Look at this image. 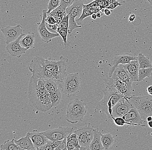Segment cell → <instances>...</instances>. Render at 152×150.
<instances>
[{"label":"cell","instance_id":"14","mask_svg":"<svg viewBox=\"0 0 152 150\" xmlns=\"http://www.w3.org/2000/svg\"><path fill=\"white\" fill-rule=\"evenodd\" d=\"M133 107L129 100L123 97L113 107L112 119L113 118L122 117Z\"/></svg>","mask_w":152,"mask_h":150},{"label":"cell","instance_id":"50","mask_svg":"<svg viewBox=\"0 0 152 150\" xmlns=\"http://www.w3.org/2000/svg\"><path fill=\"white\" fill-rule=\"evenodd\" d=\"M78 1H80L84 3V4H87L90 3V2L91 1H93V0H78Z\"/></svg>","mask_w":152,"mask_h":150},{"label":"cell","instance_id":"21","mask_svg":"<svg viewBox=\"0 0 152 150\" xmlns=\"http://www.w3.org/2000/svg\"><path fill=\"white\" fill-rule=\"evenodd\" d=\"M102 134L99 131L98 128L94 129V134L92 142L90 143L89 148L91 150H104L101 140Z\"/></svg>","mask_w":152,"mask_h":150},{"label":"cell","instance_id":"53","mask_svg":"<svg viewBox=\"0 0 152 150\" xmlns=\"http://www.w3.org/2000/svg\"><path fill=\"white\" fill-rule=\"evenodd\" d=\"M148 126H149L150 128H152V121L148 122Z\"/></svg>","mask_w":152,"mask_h":150},{"label":"cell","instance_id":"44","mask_svg":"<svg viewBox=\"0 0 152 150\" xmlns=\"http://www.w3.org/2000/svg\"><path fill=\"white\" fill-rule=\"evenodd\" d=\"M104 15L106 16H109L112 14V11L109 8H105L104 10Z\"/></svg>","mask_w":152,"mask_h":150},{"label":"cell","instance_id":"49","mask_svg":"<svg viewBox=\"0 0 152 150\" xmlns=\"http://www.w3.org/2000/svg\"><path fill=\"white\" fill-rule=\"evenodd\" d=\"M107 1H108V4H109V6L113 4L118 1H117V0H107Z\"/></svg>","mask_w":152,"mask_h":150},{"label":"cell","instance_id":"28","mask_svg":"<svg viewBox=\"0 0 152 150\" xmlns=\"http://www.w3.org/2000/svg\"><path fill=\"white\" fill-rule=\"evenodd\" d=\"M52 107H56L60 103L61 100V93L59 89L50 94Z\"/></svg>","mask_w":152,"mask_h":150},{"label":"cell","instance_id":"46","mask_svg":"<svg viewBox=\"0 0 152 150\" xmlns=\"http://www.w3.org/2000/svg\"><path fill=\"white\" fill-rule=\"evenodd\" d=\"M91 12H92V14H96L98 12H99L100 9H97V8H90V9Z\"/></svg>","mask_w":152,"mask_h":150},{"label":"cell","instance_id":"34","mask_svg":"<svg viewBox=\"0 0 152 150\" xmlns=\"http://www.w3.org/2000/svg\"><path fill=\"white\" fill-rule=\"evenodd\" d=\"M61 0H50L48 6V15L60 5Z\"/></svg>","mask_w":152,"mask_h":150},{"label":"cell","instance_id":"12","mask_svg":"<svg viewBox=\"0 0 152 150\" xmlns=\"http://www.w3.org/2000/svg\"><path fill=\"white\" fill-rule=\"evenodd\" d=\"M107 84L113 86L121 94L128 99L132 96L131 95L132 86L121 81L114 74H113L111 77H109Z\"/></svg>","mask_w":152,"mask_h":150},{"label":"cell","instance_id":"41","mask_svg":"<svg viewBox=\"0 0 152 150\" xmlns=\"http://www.w3.org/2000/svg\"><path fill=\"white\" fill-rule=\"evenodd\" d=\"M66 144H67V138H64L62 140L61 143L60 145L56 149V150H67V147H66Z\"/></svg>","mask_w":152,"mask_h":150},{"label":"cell","instance_id":"19","mask_svg":"<svg viewBox=\"0 0 152 150\" xmlns=\"http://www.w3.org/2000/svg\"><path fill=\"white\" fill-rule=\"evenodd\" d=\"M113 74L115 75L121 81L132 86L133 81L124 64H119L116 68Z\"/></svg>","mask_w":152,"mask_h":150},{"label":"cell","instance_id":"10","mask_svg":"<svg viewBox=\"0 0 152 150\" xmlns=\"http://www.w3.org/2000/svg\"><path fill=\"white\" fill-rule=\"evenodd\" d=\"M76 130V127L59 126L58 128L42 132L49 140L53 141L61 140L70 136Z\"/></svg>","mask_w":152,"mask_h":150},{"label":"cell","instance_id":"45","mask_svg":"<svg viewBox=\"0 0 152 150\" xmlns=\"http://www.w3.org/2000/svg\"><path fill=\"white\" fill-rule=\"evenodd\" d=\"M135 18V15H134V14H132V15H130V17H129L128 20H129V21L130 22V23L132 22L134 20Z\"/></svg>","mask_w":152,"mask_h":150},{"label":"cell","instance_id":"27","mask_svg":"<svg viewBox=\"0 0 152 150\" xmlns=\"http://www.w3.org/2000/svg\"><path fill=\"white\" fill-rule=\"evenodd\" d=\"M15 139L11 140H7L1 145V150H23L20 146L15 144Z\"/></svg>","mask_w":152,"mask_h":150},{"label":"cell","instance_id":"22","mask_svg":"<svg viewBox=\"0 0 152 150\" xmlns=\"http://www.w3.org/2000/svg\"><path fill=\"white\" fill-rule=\"evenodd\" d=\"M15 144L20 146L23 150H37L33 145V141L28 134L24 137L19 139V140H14Z\"/></svg>","mask_w":152,"mask_h":150},{"label":"cell","instance_id":"20","mask_svg":"<svg viewBox=\"0 0 152 150\" xmlns=\"http://www.w3.org/2000/svg\"><path fill=\"white\" fill-rule=\"evenodd\" d=\"M124 65L129 73L133 82L138 81L139 64L137 60L132 61L130 63Z\"/></svg>","mask_w":152,"mask_h":150},{"label":"cell","instance_id":"30","mask_svg":"<svg viewBox=\"0 0 152 150\" xmlns=\"http://www.w3.org/2000/svg\"><path fill=\"white\" fill-rule=\"evenodd\" d=\"M90 7H89L88 4H84L83 7V11L82 14L81 15L80 18L76 20V22L77 24L78 25H80L82 23L83 20L87 17L91 16L92 14L90 10Z\"/></svg>","mask_w":152,"mask_h":150},{"label":"cell","instance_id":"5","mask_svg":"<svg viewBox=\"0 0 152 150\" xmlns=\"http://www.w3.org/2000/svg\"><path fill=\"white\" fill-rule=\"evenodd\" d=\"M128 100L133 107L137 109L142 120L147 121L148 116H152V96H131Z\"/></svg>","mask_w":152,"mask_h":150},{"label":"cell","instance_id":"40","mask_svg":"<svg viewBox=\"0 0 152 150\" xmlns=\"http://www.w3.org/2000/svg\"><path fill=\"white\" fill-rule=\"evenodd\" d=\"M46 25L48 29L50 32L54 33V34H58L57 32V29L58 28V26L57 24H49L46 23Z\"/></svg>","mask_w":152,"mask_h":150},{"label":"cell","instance_id":"32","mask_svg":"<svg viewBox=\"0 0 152 150\" xmlns=\"http://www.w3.org/2000/svg\"><path fill=\"white\" fill-rule=\"evenodd\" d=\"M62 140H58L56 141H53L52 140H48L46 145L42 146L40 148H39L37 150H54L56 149L61 143Z\"/></svg>","mask_w":152,"mask_h":150},{"label":"cell","instance_id":"54","mask_svg":"<svg viewBox=\"0 0 152 150\" xmlns=\"http://www.w3.org/2000/svg\"><path fill=\"white\" fill-rule=\"evenodd\" d=\"M147 1H148L149 3H150L151 5H152V0H147Z\"/></svg>","mask_w":152,"mask_h":150},{"label":"cell","instance_id":"39","mask_svg":"<svg viewBox=\"0 0 152 150\" xmlns=\"http://www.w3.org/2000/svg\"><path fill=\"white\" fill-rule=\"evenodd\" d=\"M95 1L96 4L99 6L101 10L108 8L109 7L107 0H95Z\"/></svg>","mask_w":152,"mask_h":150},{"label":"cell","instance_id":"36","mask_svg":"<svg viewBox=\"0 0 152 150\" xmlns=\"http://www.w3.org/2000/svg\"><path fill=\"white\" fill-rule=\"evenodd\" d=\"M57 32L59 34L60 36L61 37L63 41L64 42V45L66 46L67 45V36L68 33V29H62L58 27L57 29Z\"/></svg>","mask_w":152,"mask_h":150},{"label":"cell","instance_id":"55","mask_svg":"<svg viewBox=\"0 0 152 150\" xmlns=\"http://www.w3.org/2000/svg\"></svg>","mask_w":152,"mask_h":150},{"label":"cell","instance_id":"2","mask_svg":"<svg viewBox=\"0 0 152 150\" xmlns=\"http://www.w3.org/2000/svg\"><path fill=\"white\" fill-rule=\"evenodd\" d=\"M104 97L98 103L96 109L102 113L107 115L109 118L113 116V108L123 97L115 87L107 84L103 90Z\"/></svg>","mask_w":152,"mask_h":150},{"label":"cell","instance_id":"9","mask_svg":"<svg viewBox=\"0 0 152 150\" xmlns=\"http://www.w3.org/2000/svg\"><path fill=\"white\" fill-rule=\"evenodd\" d=\"M29 70L32 72L31 77L37 79H52L56 81L53 74L41 65L38 60L37 56L35 57L31 61L29 66Z\"/></svg>","mask_w":152,"mask_h":150},{"label":"cell","instance_id":"11","mask_svg":"<svg viewBox=\"0 0 152 150\" xmlns=\"http://www.w3.org/2000/svg\"><path fill=\"white\" fill-rule=\"evenodd\" d=\"M48 15L47 10H43L41 16V21L38 26V31L43 41L46 43H50L52 39L59 37L58 34L51 33L48 29L46 25V20Z\"/></svg>","mask_w":152,"mask_h":150},{"label":"cell","instance_id":"16","mask_svg":"<svg viewBox=\"0 0 152 150\" xmlns=\"http://www.w3.org/2000/svg\"><path fill=\"white\" fill-rule=\"evenodd\" d=\"M24 35V34H23L17 40L7 45V51L11 56L20 58L28 50L27 48L23 47L20 44V40Z\"/></svg>","mask_w":152,"mask_h":150},{"label":"cell","instance_id":"3","mask_svg":"<svg viewBox=\"0 0 152 150\" xmlns=\"http://www.w3.org/2000/svg\"><path fill=\"white\" fill-rule=\"evenodd\" d=\"M37 58L41 65L53 74L57 82L61 83L63 82L66 75V63L68 62V59L61 56L60 60L53 61L46 59L41 57L37 56Z\"/></svg>","mask_w":152,"mask_h":150},{"label":"cell","instance_id":"35","mask_svg":"<svg viewBox=\"0 0 152 150\" xmlns=\"http://www.w3.org/2000/svg\"><path fill=\"white\" fill-rule=\"evenodd\" d=\"M69 20V15L65 14L61 22L57 25H58V27H60V28L68 29V30Z\"/></svg>","mask_w":152,"mask_h":150},{"label":"cell","instance_id":"33","mask_svg":"<svg viewBox=\"0 0 152 150\" xmlns=\"http://www.w3.org/2000/svg\"><path fill=\"white\" fill-rule=\"evenodd\" d=\"M112 119L113 120L115 124L118 126H123L125 124L130 125V126H140L138 124H134L131 122H128L125 121L122 117L113 118Z\"/></svg>","mask_w":152,"mask_h":150},{"label":"cell","instance_id":"13","mask_svg":"<svg viewBox=\"0 0 152 150\" xmlns=\"http://www.w3.org/2000/svg\"><path fill=\"white\" fill-rule=\"evenodd\" d=\"M137 60V56L135 54H124L116 55L113 58L110 64L109 76L111 77L114 71L119 64H126L130 63L132 61Z\"/></svg>","mask_w":152,"mask_h":150},{"label":"cell","instance_id":"17","mask_svg":"<svg viewBox=\"0 0 152 150\" xmlns=\"http://www.w3.org/2000/svg\"><path fill=\"white\" fill-rule=\"evenodd\" d=\"M27 134L31 138L37 150L42 146L46 145L49 140L45 135L43 134L42 132H40L37 130H34L31 132H28Z\"/></svg>","mask_w":152,"mask_h":150},{"label":"cell","instance_id":"51","mask_svg":"<svg viewBox=\"0 0 152 150\" xmlns=\"http://www.w3.org/2000/svg\"><path fill=\"white\" fill-rule=\"evenodd\" d=\"M91 18H92L93 19L96 20V19L97 18V17L96 14H93V15H91Z\"/></svg>","mask_w":152,"mask_h":150},{"label":"cell","instance_id":"25","mask_svg":"<svg viewBox=\"0 0 152 150\" xmlns=\"http://www.w3.org/2000/svg\"><path fill=\"white\" fill-rule=\"evenodd\" d=\"M137 60L139 64V69L152 68V64L150 59L141 53L138 55Z\"/></svg>","mask_w":152,"mask_h":150},{"label":"cell","instance_id":"8","mask_svg":"<svg viewBox=\"0 0 152 150\" xmlns=\"http://www.w3.org/2000/svg\"><path fill=\"white\" fill-rule=\"evenodd\" d=\"M80 146V150H90L89 146L94 138V129L91 124H88L75 131Z\"/></svg>","mask_w":152,"mask_h":150},{"label":"cell","instance_id":"47","mask_svg":"<svg viewBox=\"0 0 152 150\" xmlns=\"http://www.w3.org/2000/svg\"><path fill=\"white\" fill-rule=\"evenodd\" d=\"M147 91L149 95L152 96V85L147 87Z\"/></svg>","mask_w":152,"mask_h":150},{"label":"cell","instance_id":"24","mask_svg":"<svg viewBox=\"0 0 152 150\" xmlns=\"http://www.w3.org/2000/svg\"><path fill=\"white\" fill-rule=\"evenodd\" d=\"M101 140L104 150H108L114 145L115 139L110 133H106L102 135Z\"/></svg>","mask_w":152,"mask_h":150},{"label":"cell","instance_id":"7","mask_svg":"<svg viewBox=\"0 0 152 150\" xmlns=\"http://www.w3.org/2000/svg\"><path fill=\"white\" fill-rule=\"evenodd\" d=\"M84 3L78 0H75L70 7L66 9L65 14L68 15L69 17V27L68 32L70 34L77 28H81V26L78 25L76 20L80 18L83 11Z\"/></svg>","mask_w":152,"mask_h":150},{"label":"cell","instance_id":"15","mask_svg":"<svg viewBox=\"0 0 152 150\" xmlns=\"http://www.w3.org/2000/svg\"><path fill=\"white\" fill-rule=\"evenodd\" d=\"M1 31L4 35L7 44L16 40L23 34L20 25L15 26H7L3 27Z\"/></svg>","mask_w":152,"mask_h":150},{"label":"cell","instance_id":"52","mask_svg":"<svg viewBox=\"0 0 152 150\" xmlns=\"http://www.w3.org/2000/svg\"><path fill=\"white\" fill-rule=\"evenodd\" d=\"M152 116H148V117L147 118V121L149 122V121H152Z\"/></svg>","mask_w":152,"mask_h":150},{"label":"cell","instance_id":"4","mask_svg":"<svg viewBox=\"0 0 152 150\" xmlns=\"http://www.w3.org/2000/svg\"><path fill=\"white\" fill-rule=\"evenodd\" d=\"M86 113L85 102L82 100L76 98L67 105L65 118L71 124H76L83 119Z\"/></svg>","mask_w":152,"mask_h":150},{"label":"cell","instance_id":"48","mask_svg":"<svg viewBox=\"0 0 152 150\" xmlns=\"http://www.w3.org/2000/svg\"><path fill=\"white\" fill-rule=\"evenodd\" d=\"M97 17V18H101L103 16V13L102 12V10H100L99 12H98L96 14Z\"/></svg>","mask_w":152,"mask_h":150},{"label":"cell","instance_id":"42","mask_svg":"<svg viewBox=\"0 0 152 150\" xmlns=\"http://www.w3.org/2000/svg\"><path fill=\"white\" fill-rule=\"evenodd\" d=\"M67 150H73L75 149V147L74 144L69 137L67 138V144H66Z\"/></svg>","mask_w":152,"mask_h":150},{"label":"cell","instance_id":"31","mask_svg":"<svg viewBox=\"0 0 152 150\" xmlns=\"http://www.w3.org/2000/svg\"><path fill=\"white\" fill-rule=\"evenodd\" d=\"M152 75V68L139 69L138 73V81L141 82L145 78H150Z\"/></svg>","mask_w":152,"mask_h":150},{"label":"cell","instance_id":"37","mask_svg":"<svg viewBox=\"0 0 152 150\" xmlns=\"http://www.w3.org/2000/svg\"><path fill=\"white\" fill-rule=\"evenodd\" d=\"M68 137L69 138L71 139V141L73 142V144L75 145V149L80 150V146L77 134L74 132Z\"/></svg>","mask_w":152,"mask_h":150},{"label":"cell","instance_id":"6","mask_svg":"<svg viewBox=\"0 0 152 150\" xmlns=\"http://www.w3.org/2000/svg\"><path fill=\"white\" fill-rule=\"evenodd\" d=\"M81 78L79 73H70L66 75L62 83V91L64 95L74 96L80 91Z\"/></svg>","mask_w":152,"mask_h":150},{"label":"cell","instance_id":"29","mask_svg":"<svg viewBox=\"0 0 152 150\" xmlns=\"http://www.w3.org/2000/svg\"><path fill=\"white\" fill-rule=\"evenodd\" d=\"M44 81L45 87L49 94H51L59 89L57 83L58 82L57 81L52 79L45 80Z\"/></svg>","mask_w":152,"mask_h":150},{"label":"cell","instance_id":"1","mask_svg":"<svg viewBox=\"0 0 152 150\" xmlns=\"http://www.w3.org/2000/svg\"><path fill=\"white\" fill-rule=\"evenodd\" d=\"M28 98L30 106L40 111L46 112L52 107L50 94L43 80L30 78L28 83Z\"/></svg>","mask_w":152,"mask_h":150},{"label":"cell","instance_id":"18","mask_svg":"<svg viewBox=\"0 0 152 150\" xmlns=\"http://www.w3.org/2000/svg\"><path fill=\"white\" fill-rule=\"evenodd\" d=\"M122 118L128 122L138 124L140 126H146L143 124L145 121L142 120L138 111L134 107H132Z\"/></svg>","mask_w":152,"mask_h":150},{"label":"cell","instance_id":"43","mask_svg":"<svg viewBox=\"0 0 152 150\" xmlns=\"http://www.w3.org/2000/svg\"><path fill=\"white\" fill-rule=\"evenodd\" d=\"M125 2L124 1L122 2H119L118 1L116 2L115 3L113 4L110 5L108 7V8L110 9V10H113V9L116 8L117 7L122 5V4L124 3Z\"/></svg>","mask_w":152,"mask_h":150},{"label":"cell","instance_id":"38","mask_svg":"<svg viewBox=\"0 0 152 150\" xmlns=\"http://www.w3.org/2000/svg\"><path fill=\"white\" fill-rule=\"evenodd\" d=\"M75 1V0H61L59 6L64 11H65L66 9L73 4Z\"/></svg>","mask_w":152,"mask_h":150},{"label":"cell","instance_id":"26","mask_svg":"<svg viewBox=\"0 0 152 150\" xmlns=\"http://www.w3.org/2000/svg\"><path fill=\"white\" fill-rule=\"evenodd\" d=\"M65 14V11H64L59 6L55 10H52L50 14H48L55 19L56 22V24L58 25L62 20Z\"/></svg>","mask_w":152,"mask_h":150},{"label":"cell","instance_id":"23","mask_svg":"<svg viewBox=\"0 0 152 150\" xmlns=\"http://www.w3.org/2000/svg\"><path fill=\"white\" fill-rule=\"evenodd\" d=\"M20 42L23 48L28 49L34 48L35 42V34L34 33H30L24 34L20 40Z\"/></svg>","mask_w":152,"mask_h":150}]
</instances>
